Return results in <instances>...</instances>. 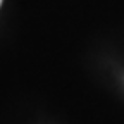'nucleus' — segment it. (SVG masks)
<instances>
[{"mask_svg": "<svg viewBox=\"0 0 124 124\" xmlns=\"http://www.w3.org/2000/svg\"><path fill=\"white\" fill-rule=\"evenodd\" d=\"M0 4H2V0H0Z\"/></svg>", "mask_w": 124, "mask_h": 124, "instance_id": "1", "label": "nucleus"}]
</instances>
